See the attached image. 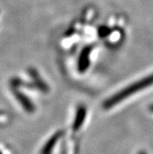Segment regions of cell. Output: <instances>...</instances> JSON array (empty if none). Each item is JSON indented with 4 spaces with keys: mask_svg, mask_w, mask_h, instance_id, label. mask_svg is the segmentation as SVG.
<instances>
[{
    "mask_svg": "<svg viewBox=\"0 0 153 154\" xmlns=\"http://www.w3.org/2000/svg\"><path fill=\"white\" fill-rule=\"evenodd\" d=\"M153 84V74L149 76L145 77L142 80L138 81L133 84L128 85L126 88H123L122 90L119 91L117 93L114 94L113 96L107 99L103 103V107L105 109H110L116 106L118 103L123 102L128 97L131 96L132 95L137 93L138 92L143 90L144 88H148V86Z\"/></svg>",
    "mask_w": 153,
    "mask_h": 154,
    "instance_id": "1",
    "label": "cell"
},
{
    "mask_svg": "<svg viewBox=\"0 0 153 154\" xmlns=\"http://www.w3.org/2000/svg\"><path fill=\"white\" fill-rule=\"evenodd\" d=\"M91 48L87 47L85 49H84L82 53H81L78 60V68L80 72H84L89 66V57L90 53H91Z\"/></svg>",
    "mask_w": 153,
    "mask_h": 154,
    "instance_id": "2",
    "label": "cell"
},
{
    "mask_svg": "<svg viewBox=\"0 0 153 154\" xmlns=\"http://www.w3.org/2000/svg\"><path fill=\"white\" fill-rule=\"evenodd\" d=\"M14 93L15 95L16 98H17V100H18L20 103L21 104L22 106L27 110V112H30V113L33 112L34 109H35L33 104L28 100V98L27 96H25L23 94L18 92L17 90H14Z\"/></svg>",
    "mask_w": 153,
    "mask_h": 154,
    "instance_id": "3",
    "label": "cell"
},
{
    "mask_svg": "<svg viewBox=\"0 0 153 154\" xmlns=\"http://www.w3.org/2000/svg\"><path fill=\"white\" fill-rule=\"evenodd\" d=\"M85 108L83 107V106H80L78 109V112H77V115H76V118L74 122V126H73L74 131H77L81 127L83 121H84V118H85Z\"/></svg>",
    "mask_w": 153,
    "mask_h": 154,
    "instance_id": "4",
    "label": "cell"
},
{
    "mask_svg": "<svg viewBox=\"0 0 153 154\" xmlns=\"http://www.w3.org/2000/svg\"><path fill=\"white\" fill-rule=\"evenodd\" d=\"M60 135H61V133L59 132L56 135H54L48 141V143L45 145V146L43 147L42 150H41V154H50L52 152V149H53V147L55 146L56 145V141L60 139Z\"/></svg>",
    "mask_w": 153,
    "mask_h": 154,
    "instance_id": "5",
    "label": "cell"
},
{
    "mask_svg": "<svg viewBox=\"0 0 153 154\" xmlns=\"http://www.w3.org/2000/svg\"><path fill=\"white\" fill-rule=\"evenodd\" d=\"M138 154H147V153H146L145 152H144V151H142V152H140Z\"/></svg>",
    "mask_w": 153,
    "mask_h": 154,
    "instance_id": "6",
    "label": "cell"
},
{
    "mask_svg": "<svg viewBox=\"0 0 153 154\" xmlns=\"http://www.w3.org/2000/svg\"><path fill=\"white\" fill-rule=\"evenodd\" d=\"M0 154H2V152H0Z\"/></svg>",
    "mask_w": 153,
    "mask_h": 154,
    "instance_id": "7",
    "label": "cell"
}]
</instances>
